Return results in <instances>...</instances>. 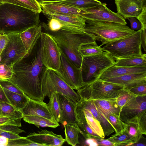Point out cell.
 I'll list each match as a JSON object with an SVG mask.
<instances>
[{
    "label": "cell",
    "mask_w": 146,
    "mask_h": 146,
    "mask_svg": "<svg viewBox=\"0 0 146 146\" xmlns=\"http://www.w3.org/2000/svg\"><path fill=\"white\" fill-rule=\"evenodd\" d=\"M41 50L40 38L29 54L13 65L9 80L29 98L43 101L41 83L46 68L42 61Z\"/></svg>",
    "instance_id": "1"
},
{
    "label": "cell",
    "mask_w": 146,
    "mask_h": 146,
    "mask_svg": "<svg viewBox=\"0 0 146 146\" xmlns=\"http://www.w3.org/2000/svg\"><path fill=\"white\" fill-rule=\"evenodd\" d=\"M60 21L61 27L56 31H51L41 25L45 33L49 34L55 41L61 52L78 67L80 68L82 57L79 53V47L82 44L96 40L86 33L84 29Z\"/></svg>",
    "instance_id": "2"
},
{
    "label": "cell",
    "mask_w": 146,
    "mask_h": 146,
    "mask_svg": "<svg viewBox=\"0 0 146 146\" xmlns=\"http://www.w3.org/2000/svg\"><path fill=\"white\" fill-rule=\"evenodd\" d=\"M40 13L17 5L0 3V33H20L40 25Z\"/></svg>",
    "instance_id": "3"
},
{
    "label": "cell",
    "mask_w": 146,
    "mask_h": 146,
    "mask_svg": "<svg viewBox=\"0 0 146 146\" xmlns=\"http://www.w3.org/2000/svg\"><path fill=\"white\" fill-rule=\"evenodd\" d=\"M85 20V32L96 40L100 41L102 44L100 47L135 32L126 25L112 22Z\"/></svg>",
    "instance_id": "4"
},
{
    "label": "cell",
    "mask_w": 146,
    "mask_h": 146,
    "mask_svg": "<svg viewBox=\"0 0 146 146\" xmlns=\"http://www.w3.org/2000/svg\"><path fill=\"white\" fill-rule=\"evenodd\" d=\"M140 29L119 39L109 42L102 48L114 60L140 56L143 54L141 44Z\"/></svg>",
    "instance_id": "5"
},
{
    "label": "cell",
    "mask_w": 146,
    "mask_h": 146,
    "mask_svg": "<svg viewBox=\"0 0 146 146\" xmlns=\"http://www.w3.org/2000/svg\"><path fill=\"white\" fill-rule=\"evenodd\" d=\"M125 88L123 86L97 79L84 84L77 93L80 98L85 100L103 99L116 101Z\"/></svg>",
    "instance_id": "6"
},
{
    "label": "cell",
    "mask_w": 146,
    "mask_h": 146,
    "mask_svg": "<svg viewBox=\"0 0 146 146\" xmlns=\"http://www.w3.org/2000/svg\"><path fill=\"white\" fill-rule=\"evenodd\" d=\"M115 63L113 57L108 52L82 57L80 67L84 84L97 80L106 69Z\"/></svg>",
    "instance_id": "7"
},
{
    "label": "cell",
    "mask_w": 146,
    "mask_h": 146,
    "mask_svg": "<svg viewBox=\"0 0 146 146\" xmlns=\"http://www.w3.org/2000/svg\"><path fill=\"white\" fill-rule=\"evenodd\" d=\"M42 90L44 97L49 98L56 92L62 94L75 104L80 98L60 77L56 71L46 68L42 80Z\"/></svg>",
    "instance_id": "8"
},
{
    "label": "cell",
    "mask_w": 146,
    "mask_h": 146,
    "mask_svg": "<svg viewBox=\"0 0 146 146\" xmlns=\"http://www.w3.org/2000/svg\"><path fill=\"white\" fill-rule=\"evenodd\" d=\"M146 95L135 96L121 108L119 117L125 123L140 125L146 120Z\"/></svg>",
    "instance_id": "9"
},
{
    "label": "cell",
    "mask_w": 146,
    "mask_h": 146,
    "mask_svg": "<svg viewBox=\"0 0 146 146\" xmlns=\"http://www.w3.org/2000/svg\"><path fill=\"white\" fill-rule=\"evenodd\" d=\"M40 40L43 64L46 68L58 72L60 64V48L52 37L45 32H42Z\"/></svg>",
    "instance_id": "10"
},
{
    "label": "cell",
    "mask_w": 146,
    "mask_h": 146,
    "mask_svg": "<svg viewBox=\"0 0 146 146\" xmlns=\"http://www.w3.org/2000/svg\"><path fill=\"white\" fill-rule=\"evenodd\" d=\"M8 35L9 40L1 55V63L12 67L13 65L29 54L22 41L20 33Z\"/></svg>",
    "instance_id": "11"
},
{
    "label": "cell",
    "mask_w": 146,
    "mask_h": 146,
    "mask_svg": "<svg viewBox=\"0 0 146 146\" xmlns=\"http://www.w3.org/2000/svg\"><path fill=\"white\" fill-rule=\"evenodd\" d=\"M57 73L73 89L77 90L84 84L80 68L78 67L61 52L60 68Z\"/></svg>",
    "instance_id": "12"
},
{
    "label": "cell",
    "mask_w": 146,
    "mask_h": 146,
    "mask_svg": "<svg viewBox=\"0 0 146 146\" xmlns=\"http://www.w3.org/2000/svg\"><path fill=\"white\" fill-rule=\"evenodd\" d=\"M86 12L81 15L85 19L94 21L112 22L126 25L125 19L117 13L114 12L101 3L94 7L84 9Z\"/></svg>",
    "instance_id": "13"
},
{
    "label": "cell",
    "mask_w": 146,
    "mask_h": 146,
    "mask_svg": "<svg viewBox=\"0 0 146 146\" xmlns=\"http://www.w3.org/2000/svg\"><path fill=\"white\" fill-rule=\"evenodd\" d=\"M146 0H114L117 13L125 19L136 18L141 13Z\"/></svg>",
    "instance_id": "14"
},
{
    "label": "cell",
    "mask_w": 146,
    "mask_h": 146,
    "mask_svg": "<svg viewBox=\"0 0 146 146\" xmlns=\"http://www.w3.org/2000/svg\"><path fill=\"white\" fill-rule=\"evenodd\" d=\"M61 110L59 122L63 125L70 123H76L75 112L76 104L61 93H56Z\"/></svg>",
    "instance_id": "15"
},
{
    "label": "cell",
    "mask_w": 146,
    "mask_h": 146,
    "mask_svg": "<svg viewBox=\"0 0 146 146\" xmlns=\"http://www.w3.org/2000/svg\"><path fill=\"white\" fill-rule=\"evenodd\" d=\"M42 10L49 13L64 15H81L86 12L58 2H44L40 4Z\"/></svg>",
    "instance_id": "16"
},
{
    "label": "cell",
    "mask_w": 146,
    "mask_h": 146,
    "mask_svg": "<svg viewBox=\"0 0 146 146\" xmlns=\"http://www.w3.org/2000/svg\"><path fill=\"white\" fill-rule=\"evenodd\" d=\"M76 104L89 110L93 116L100 123L105 136H108L115 131V129L103 113L96 106L92 100H88L80 98Z\"/></svg>",
    "instance_id": "17"
},
{
    "label": "cell",
    "mask_w": 146,
    "mask_h": 146,
    "mask_svg": "<svg viewBox=\"0 0 146 146\" xmlns=\"http://www.w3.org/2000/svg\"><path fill=\"white\" fill-rule=\"evenodd\" d=\"M26 137L35 142L48 146H61L65 141L61 135L46 129L41 130L38 133H31Z\"/></svg>",
    "instance_id": "18"
},
{
    "label": "cell",
    "mask_w": 146,
    "mask_h": 146,
    "mask_svg": "<svg viewBox=\"0 0 146 146\" xmlns=\"http://www.w3.org/2000/svg\"><path fill=\"white\" fill-rule=\"evenodd\" d=\"M23 116H39L56 121L52 115L47 104L43 101L35 100L29 98L25 106L20 110Z\"/></svg>",
    "instance_id": "19"
},
{
    "label": "cell",
    "mask_w": 146,
    "mask_h": 146,
    "mask_svg": "<svg viewBox=\"0 0 146 146\" xmlns=\"http://www.w3.org/2000/svg\"><path fill=\"white\" fill-rule=\"evenodd\" d=\"M104 81L123 86L129 90L134 86L146 83V72L112 77Z\"/></svg>",
    "instance_id": "20"
},
{
    "label": "cell",
    "mask_w": 146,
    "mask_h": 146,
    "mask_svg": "<svg viewBox=\"0 0 146 146\" xmlns=\"http://www.w3.org/2000/svg\"><path fill=\"white\" fill-rule=\"evenodd\" d=\"M146 72V66L134 67H117L114 65L106 69L97 79L103 80L125 75Z\"/></svg>",
    "instance_id": "21"
},
{
    "label": "cell",
    "mask_w": 146,
    "mask_h": 146,
    "mask_svg": "<svg viewBox=\"0 0 146 146\" xmlns=\"http://www.w3.org/2000/svg\"><path fill=\"white\" fill-rule=\"evenodd\" d=\"M42 27L40 24L31 27L20 33V36L26 50L29 54L39 39Z\"/></svg>",
    "instance_id": "22"
},
{
    "label": "cell",
    "mask_w": 146,
    "mask_h": 146,
    "mask_svg": "<svg viewBox=\"0 0 146 146\" xmlns=\"http://www.w3.org/2000/svg\"><path fill=\"white\" fill-rule=\"evenodd\" d=\"M42 12L47 18H54L64 23L84 29L86 20L81 15L53 14L48 13L42 10Z\"/></svg>",
    "instance_id": "23"
},
{
    "label": "cell",
    "mask_w": 146,
    "mask_h": 146,
    "mask_svg": "<svg viewBox=\"0 0 146 146\" xmlns=\"http://www.w3.org/2000/svg\"><path fill=\"white\" fill-rule=\"evenodd\" d=\"M65 141L72 146L79 144L80 129L76 123H70L64 125Z\"/></svg>",
    "instance_id": "24"
},
{
    "label": "cell",
    "mask_w": 146,
    "mask_h": 146,
    "mask_svg": "<svg viewBox=\"0 0 146 146\" xmlns=\"http://www.w3.org/2000/svg\"><path fill=\"white\" fill-rule=\"evenodd\" d=\"M23 118L26 122L34 124L38 128L41 127L56 128L60 125L58 122L39 116L25 115Z\"/></svg>",
    "instance_id": "25"
},
{
    "label": "cell",
    "mask_w": 146,
    "mask_h": 146,
    "mask_svg": "<svg viewBox=\"0 0 146 146\" xmlns=\"http://www.w3.org/2000/svg\"><path fill=\"white\" fill-rule=\"evenodd\" d=\"M114 65L117 67H134L146 66V55L116 60Z\"/></svg>",
    "instance_id": "26"
},
{
    "label": "cell",
    "mask_w": 146,
    "mask_h": 146,
    "mask_svg": "<svg viewBox=\"0 0 146 146\" xmlns=\"http://www.w3.org/2000/svg\"><path fill=\"white\" fill-rule=\"evenodd\" d=\"M3 89L10 104L18 110H20L29 100V98L26 96L11 92L5 88Z\"/></svg>",
    "instance_id": "27"
},
{
    "label": "cell",
    "mask_w": 146,
    "mask_h": 146,
    "mask_svg": "<svg viewBox=\"0 0 146 146\" xmlns=\"http://www.w3.org/2000/svg\"><path fill=\"white\" fill-rule=\"evenodd\" d=\"M76 105L82 110L86 121L93 131L101 138L104 139L105 136L102 128L98 121L88 109L84 108L76 104Z\"/></svg>",
    "instance_id": "28"
},
{
    "label": "cell",
    "mask_w": 146,
    "mask_h": 146,
    "mask_svg": "<svg viewBox=\"0 0 146 146\" xmlns=\"http://www.w3.org/2000/svg\"><path fill=\"white\" fill-rule=\"evenodd\" d=\"M115 143V146H131L135 141L124 129L108 139Z\"/></svg>",
    "instance_id": "29"
},
{
    "label": "cell",
    "mask_w": 146,
    "mask_h": 146,
    "mask_svg": "<svg viewBox=\"0 0 146 146\" xmlns=\"http://www.w3.org/2000/svg\"><path fill=\"white\" fill-rule=\"evenodd\" d=\"M2 3H10L21 6L40 13L42 9L36 0H1Z\"/></svg>",
    "instance_id": "30"
},
{
    "label": "cell",
    "mask_w": 146,
    "mask_h": 146,
    "mask_svg": "<svg viewBox=\"0 0 146 146\" xmlns=\"http://www.w3.org/2000/svg\"><path fill=\"white\" fill-rule=\"evenodd\" d=\"M92 100L95 106L98 108L119 116L121 108L118 106L116 101L103 99Z\"/></svg>",
    "instance_id": "31"
},
{
    "label": "cell",
    "mask_w": 146,
    "mask_h": 146,
    "mask_svg": "<svg viewBox=\"0 0 146 146\" xmlns=\"http://www.w3.org/2000/svg\"><path fill=\"white\" fill-rule=\"evenodd\" d=\"M98 108L112 126L115 129V133L122 131L125 128L126 124L121 121L119 115L112 113L109 111Z\"/></svg>",
    "instance_id": "32"
},
{
    "label": "cell",
    "mask_w": 146,
    "mask_h": 146,
    "mask_svg": "<svg viewBox=\"0 0 146 146\" xmlns=\"http://www.w3.org/2000/svg\"><path fill=\"white\" fill-rule=\"evenodd\" d=\"M78 51L82 57L99 54L103 52L102 48L96 41L81 45L79 48Z\"/></svg>",
    "instance_id": "33"
},
{
    "label": "cell",
    "mask_w": 146,
    "mask_h": 146,
    "mask_svg": "<svg viewBox=\"0 0 146 146\" xmlns=\"http://www.w3.org/2000/svg\"><path fill=\"white\" fill-rule=\"evenodd\" d=\"M0 115L13 118L22 119L23 117V114L20 110L9 104L3 102H0Z\"/></svg>",
    "instance_id": "34"
},
{
    "label": "cell",
    "mask_w": 146,
    "mask_h": 146,
    "mask_svg": "<svg viewBox=\"0 0 146 146\" xmlns=\"http://www.w3.org/2000/svg\"><path fill=\"white\" fill-rule=\"evenodd\" d=\"M57 2L83 9L94 7L102 3L98 0H69Z\"/></svg>",
    "instance_id": "35"
},
{
    "label": "cell",
    "mask_w": 146,
    "mask_h": 146,
    "mask_svg": "<svg viewBox=\"0 0 146 146\" xmlns=\"http://www.w3.org/2000/svg\"><path fill=\"white\" fill-rule=\"evenodd\" d=\"M53 93L49 98V101L47 104L48 107L56 121L59 122L61 116V110L56 94Z\"/></svg>",
    "instance_id": "36"
},
{
    "label": "cell",
    "mask_w": 146,
    "mask_h": 146,
    "mask_svg": "<svg viewBox=\"0 0 146 146\" xmlns=\"http://www.w3.org/2000/svg\"><path fill=\"white\" fill-rule=\"evenodd\" d=\"M7 146H48L46 144L35 142L26 137H21L16 139L9 140Z\"/></svg>",
    "instance_id": "37"
},
{
    "label": "cell",
    "mask_w": 146,
    "mask_h": 146,
    "mask_svg": "<svg viewBox=\"0 0 146 146\" xmlns=\"http://www.w3.org/2000/svg\"><path fill=\"white\" fill-rule=\"evenodd\" d=\"M126 124V126L124 129L133 138L136 143L143 135L137 124L132 123Z\"/></svg>",
    "instance_id": "38"
},
{
    "label": "cell",
    "mask_w": 146,
    "mask_h": 146,
    "mask_svg": "<svg viewBox=\"0 0 146 146\" xmlns=\"http://www.w3.org/2000/svg\"><path fill=\"white\" fill-rule=\"evenodd\" d=\"M135 96H137L125 88L119 94L116 101L118 106L121 109L128 101Z\"/></svg>",
    "instance_id": "39"
},
{
    "label": "cell",
    "mask_w": 146,
    "mask_h": 146,
    "mask_svg": "<svg viewBox=\"0 0 146 146\" xmlns=\"http://www.w3.org/2000/svg\"><path fill=\"white\" fill-rule=\"evenodd\" d=\"M0 84L3 88L23 96H26L20 89L9 80H0Z\"/></svg>",
    "instance_id": "40"
},
{
    "label": "cell",
    "mask_w": 146,
    "mask_h": 146,
    "mask_svg": "<svg viewBox=\"0 0 146 146\" xmlns=\"http://www.w3.org/2000/svg\"><path fill=\"white\" fill-rule=\"evenodd\" d=\"M13 73L12 67L0 63V80H10Z\"/></svg>",
    "instance_id": "41"
},
{
    "label": "cell",
    "mask_w": 146,
    "mask_h": 146,
    "mask_svg": "<svg viewBox=\"0 0 146 146\" xmlns=\"http://www.w3.org/2000/svg\"><path fill=\"white\" fill-rule=\"evenodd\" d=\"M21 118H13L5 116L0 117V126L4 125H13L21 127Z\"/></svg>",
    "instance_id": "42"
},
{
    "label": "cell",
    "mask_w": 146,
    "mask_h": 146,
    "mask_svg": "<svg viewBox=\"0 0 146 146\" xmlns=\"http://www.w3.org/2000/svg\"><path fill=\"white\" fill-rule=\"evenodd\" d=\"M129 90L137 96L146 95V83L134 86Z\"/></svg>",
    "instance_id": "43"
},
{
    "label": "cell",
    "mask_w": 146,
    "mask_h": 146,
    "mask_svg": "<svg viewBox=\"0 0 146 146\" xmlns=\"http://www.w3.org/2000/svg\"><path fill=\"white\" fill-rule=\"evenodd\" d=\"M19 127L13 125H4L0 126V129L17 135L21 133L25 132L24 130L20 129Z\"/></svg>",
    "instance_id": "44"
},
{
    "label": "cell",
    "mask_w": 146,
    "mask_h": 146,
    "mask_svg": "<svg viewBox=\"0 0 146 146\" xmlns=\"http://www.w3.org/2000/svg\"><path fill=\"white\" fill-rule=\"evenodd\" d=\"M82 137V141L81 145L84 146H99L97 140V138L93 137L83 136Z\"/></svg>",
    "instance_id": "45"
},
{
    "label": "cell",
    "mask_w": 146,
    "mask_h": 146,
    "mask_svg": "<svg viewBox=\"0 0 146 146\" xmlns=\"http://www.w3.org/2000/svg\"><path fill=\"white\" fill-rule=\"evenodd\" d=\"M136 18L141 23V29H146V4L143 6L141 13Z\"/></svg>",
    "instance_id": "46"
},
{
    "label": "cell",
    "mask_w": 146,
    "mask_h": 146,
    "mask_svg": "<svg viewBox=\"0 0 146 146\" xmlns=\"http://www.w3.org/2000/svg\"><path fill=\"white\" fill-rule=\"evenodd\" d=\"M127 19L130 23L131 29L132 30L138 31L141 29L142 26L141 23L135 17H129Z\"/></svg>",
    "instance_id": "47"
},
{
    "label": "cell",
    "mask_w": 146,
    "mask_h": 146,
    "mask_svg": "<svg viewBox=\"0 0 146 146\" xmlns=\"http://www.w3.org/2000/svg\"><path fill=\"white\" fill-rule=\"evenodd\" d=\"M9 40L7 35L0 33V56Z\"/></svg>",
    "instance_id": "48"
},
{
    "label": "cell",
    "mask_w": 146,
    "mask_h": 146,
    "mask_svg": "<svg viewBox=\"0 0 146 146\" xmlns=\"http://www.w3.org/2000/svg\"><path fill=\"white\" fill-rule=\"evenodd\" d=\"M0 135L5 137L9 140H12L20 138L19 135L4 131L0 129Z\"/></svg>",
    "instance_id": "49"
},
{
    "label": "cell",
    "mask_w": 146,
    "mask_h": 146,
    "mask_svg": "<svg viewBox=\"0 0 146 146\" xmlns=\"http://www.w3.org/2000/svg\"><path fill=\"white\" fill-rule=\"evenodd\" d=\"M97 142L99 146H115V143L108 139H104L102 138H97Z\"/></svg>",
    "instance_id": "50"
},
{
    "label": "cell",
    "mask_w": 146,
    "mask_h": 146,
    "mask_svg": "<svg viewBox=\"0 0 146 146\" xmlns=\"http://www.w3.org/2000/svg\"><path fill=\"white\" fill-rule=\"evenodd\" d=\"M146 29H142L141 35V44L145 51H146Z\"/></svg>",
    "instance_id": "51"
},
{
    "label": "cell",
    "mask_w": 146,
    "mask_h": 146,
    "mask_svg": "<svg viewBox=\"0 0 146 146\" xmlns=\"http://www.w3.org/2000/svg\"><path fill=\"white\" fill-rule=\"evenodd\" d=\"M0 102H3L10 104L7 98L3 88L0 84Z\"/></svg>",
    "instance_id": "52"
},
{
    "label": "cell",
    "mask_w": 146,
    "mask_h": 146,
    "mask_svg": "<svg viewBox=\"0 0 146 146\" xmlns=\"http://www.w3.org/2000/svg\"><path fill=\"white\" fill-rule=\"evenodd\" d=\"M131 146H146V139L142 135L140 139L136 143L133 144Z\"/></svg>",
    "instance_id": "53"
},
{
    "label": "cell",
    "mask_w": 146,
    "mask_h": 146,
    "mask_svg": "<svg viewBox=\"0 0 146 146\" xmlns=\"http://www.w3.org/2000/svg\"><path fill=\"white\" fill-rule=\"evenodd\" d=\"M8 141L6 137L0 135V146H7Z\"/></svg>",
    "instance_id": "54"
},
{
    "label": "cell",
    "mask_w": 146,
    "mask_h": 146,
    "mask_svg": "<svg viewBox=\"0 0 146 146\" xmlns=\"http://www.w3.org/2000/svg\"><path fill=\"white\" fill-rule=\"evenodd\" d=\"M39 3L44 2H57L69 0H36Z\"/></svg>",
    "instance_id": "55"
},
{
    "label": "cell",
    "mask_w": 146,
    "mask_h": 146,
    "mask_svg": "<svg viewBox=\"0 0 146 146\" xmlns=\"http://www.w3.org/2000/svg\"><path fill=\"white\" fill-rule=\"evenodd\" d=\"M2 3L1 0H0V3Z\"/></svg>",
    "instance_id": "56"
},
{
    "label": "cell",
    "mask_w": 146,
    "mask_h": 146,
    "mask_svg": "<svg viewBox=\"0 0 146 146\" xmlns=\"http://www.w3.org/2000/svg\"><path fill=\"white\" fill-rule=\"evenodd\" d=\"M1 56H0V62H1Z\"/></svg>",
    "instance_id": "57"
},
{
    "label": "cell",
    "mask_w": 146,
    "mask_h": 146,
    "mask_svg": "<svg viewBox=\"0 0 146 146\" xmlns=\"http://www.w3.org/2000/svg\"><path fill=\"white\" fill-rule=\"evenodd\" d=\"M2 116H1V115H0V117H2Z\"/></svg>",
    "instance_id": "58"
},
{
    "label": "cell",
    "mask_w": 146,
    "mask_h": 146,
    "mask_svg": "<svg viewBox=\"0 0 146 146\" xmlns=\"http://www.w3.org/2000/svg\"></svg>",
    "instance_id": "59"
}]
</instances>
